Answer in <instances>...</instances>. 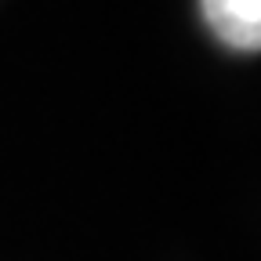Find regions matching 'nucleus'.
Segmentation results:
<instances>
[{
  "label": "nucleus",
  "instance_id": "nucleus-1",
  "mask_svg": "<svg viewBox=\"0 0 261 261\" xmlns=\"http://www.w3.org/2000/svg\"><path fill=\"white\" fill-rule=\"evenodd\" d=\"M203 22L232 51H261V0H200Z\"/></svg>",
  "mask_w": 261,
  "mask_h": 261
}]
</instances>
